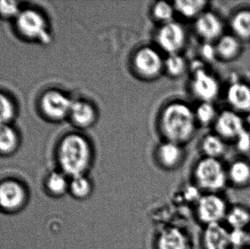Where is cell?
Listing matches in <instances>:
<instances>
[{"label": "cell", "mask_w": 250, "mask_h": 249, "mask_svg": "<svg viewBox=\"0 0 250 249\" xmlns=\"http://www.w3.org/2000/svg\"><path fill=\"white\" fill-rule=\"evenodd\" d=\"M26 198L24 188L17 181H5L0 184V207L13 211L20 209Z\"/></svg>", "instance_id": "8fae6325"}, {"label": "cell", "mask_w": 250, "mask_h": 249, "mask_svg": "<svg viewBox=\"0 0 250 249\" xmlns=\"http://www.w3.org/2000/svg\"><path fill=\"white\" fill-rule=\"evenodd\" d=\"M157 48L144 45L138 48L131 58L134 74L146 81L157 80L165 73V58Z\"/></svg>", "instance_id": "5b68a950"}, {"label": "cell", "mask_w": 250, "mask_h": 249, "mask_svg": "<svg viewBox=\"0 0 250 249\" xmlns=\"http://www.w3.org/2000/svg\"></svg>", "instance_id": "e575fe53"}, {"label": "cell", "mask_w": 250, "mask_h": 249, "mask_svg": "<svg viewBox=\"0 0 250 249\" xmlns=\"http://www.w3.org/2000/svg\"><path fill=\"white\" fill-rule=\"evenodd\" d=\"M195 29L198 36L207 42L220 38L223 26L220 19L211 12H204L195 19Z\"/></svg>", "instance_id": "4fadbf2b"}, {"label": "cell", "mask_w": 250, "mask_h": 249, "mask_svg": "<svg viewBox=\"0 0 250 249\" xmlns=\"http://www.w3.org/2000/svg\"><path fill=\"white\" fill-rule=\"evenodd\" d=\"M203 244L205 249H229L230 230L222 223L208 225L203 234Z\"/></svg>", "instance_id": "9a60e30c"}, {"label": "cell", "mask_w": 250, "mask_h": 249, "mask_svg": "<svg viewBox=\"0 0 250 249\" xmlns=\"http://www.w3.org/2000/svg\"><path fill=\"white\" fill-rule=\"evenodd\" d=\"M73 99L57 89L45 91L40 97L39 109L43 117L51 122H62L68 119Z\"/></svg>", "instance_id": "8992f818"}, {"label": "cell", "mask_w": 250, "mask_h": 249, "mask_svg": "<svg viewBox=\"0 0 250 249\" xmlns=\"http://www.w3.org/2000/svg\"><path fill=\"white\" fill-rule=\"evenodd\" d=\"M239 51V44L237 39L232 36L222 37L216 47L217 54L224 59L234 58Z\"/></svg>", "instance_id": "f1b7e54d"}, {"label": "cell", "mask_w": 250, "mask_h": 249, "mask_svg": "<svg viewBox=\"0 0 250 249\" xmlns=\"http://www.w3.org/2000/svg\"><path fill=\"white\" fill-rule=\"evenodd\" d=\"M196 186L206 193H220L229 184L227 170L218 159L204 157L195 165Z\"/></svg>", "instance_id": "277c9868"}, {"label": "cell", "mask_w": 250, "mask_h": 249, "mask_svg": "<svg viewBox=\"0 0 250 249\" xmlns=\"http://www.w3.org/2000/svg\"><path fill=\"white\" fill-rule=\"evenodd\" d=\"M154 38L157 48L167 55L181 54L187 42L186 31L176 20L159 26Z\"/></svg>", "instance_id": "ba28073f"}, {"label": "cell", "mask_w": 250, "mask_h": 249, "mask_svg": "<svg viewBox=\"0 0 250 249\" xmlns=\"http://www.w3.org/2000/svg\"><path fill=\"white\" fill-rule=\"evenodd\" d=\"M17 113V105L13 98L0 91V126L13 124Z\"/></svg>", "instance_id": "cb8c5ba5"}, {"label": "cell", "mask_w": 250, "mask_h": 249, "mask_svg": "<svg viewBox=\"0 0 250 249\" xmlns=\"http://www.w3.org/2000/svg\"><path fill=\"white\" fill-rule=\"evenodd\" d=\"M70 181L62 172H51L46 180V187L48 192L54 196H62L69 191Z\"/></svg>", "instance_id": "4316f807"}, {"label": "cell", "mask_w": 250, "mask_h": 249, "mask_svg": "<svg viewBox=\"0 0 250 249\" xmlns=\"http://www.w3.org/2000/svg\"><path fill=\"white\" fill-rule=\"evenodd\" d=\"M14 23L19 35L26 40L42 45L52 40L48 18L35 7H23Z\"/></svg>", "instance_id": "3957f363"}, {"label": "cell", "mask_w": 250, "mask_h": 249, "mask_svg": "<svg viewBox=\"0 0 250 249\" xmlns=\"http://www.w3.org/2000/svg\"><path fill=\"white\" fill-rule=\"evenodd\" d=\"M176 14L174 4L169 1H156L151 8V18L156 23H158L159 26L175 20Z\"/></svg>", "instance_id": "7402d4cb"}, {"label": "cell", "mask_w": 250, "mask_h": 249, "mask_svg": "<svg viewBox=\"0 0 250 249\" xmlns=\"http://www.w3.org/2000/svg\"><path fill=\"white\" fill-rule=\"evenodd\" d=\"M227 171L229 184L236 188H245L250 185V164L248 162L236 161Z\"/></svg>", "instance_id": "d6986e66"}, {"label": "cell", "mask_w": 250, "mask_h": 249, "mask_svg": "<svg viewBox=\"0 0 250 249\" xmlns=\"http://www.w3.org/2000/svg\"><path fill=\"white\" fill-rule=\"evenodd\" d=\"M158 125L165 140L184 146L195 134L197 125L195 112L186 102L173 101L162 110Z\"/></svg>", "instance_id": "7a4b0ae2"}, {"label": "cell", "mask_w": 250, "mask_h": 249, "mask_svg": "<svg viewBox=\"0 0 250 249\" xmlns=\"http://www.w3.org/2000/svg\"><path fill=\"white\" fill-rule=\"evenodd\" d=\"M190 89L192 95L201 102H211L220 91L218 82L200 65H192Z\"/></svg>", "instance_id": "9c48e42d"}, {"label": "cell", "mask_w": 250, "mask_h": 249, "mask_svg": "<svg viewBox=\"0 0 250 249\" xmlns=\"http://www.w3.org/2000/svg\"><path fill=\"white\" fill-rule=\"evenodd\" d=\"M215 127L219 135L226 139H237L245 130L242 118L230 111H225L217 116Z\"/></svg>", "instance_id": "5bb4252c"}, {"label": "cell", "mask_w": 250, "mask_h": 249, "mask_svg": "<svg viewBox=\"0 0 250 249\" xmlns=\"http://www.w3.org/2000/svg\"><path fill=\"white\" fill-rule=\"evenodd\" d=\"M194 112L197 123L202 125H208L217 118L215 108L211 102H201Z\"/></svg>", "instance_id": "f546056e"}, {"label": "cell", "mask_w": 250, "mask_h": 249, "mask_svg": "<svg viewBox=\"0 0 250 249\" xmlns=\"http://www.w3.org/2000/svg\"><path fill=\"white\" fill-rule=\"evenodd\" d=\"M229 209L227 201L220 193H206L196 203L197 218L206 227L221 224Z\"/></svg>", "instance_id": "52a82bcc"}, {"label": "cell", "mask_w": 250, "mask_h": 249, "mask_svg": "<svg viewBox=\"0 0 250 249\" xmlns=\"http://www.w3.org/2000/svg\"><path fill=\"white\" fill-rule=\"evenodd\" d=\"M237 147L241 152H248L250 149V134L244 130L237 137Z\"/></svg>", "instance_id": "d6a6232c"}, {"label": "cell", "mask_w": 250, "mask_h": 249, "mask_svg": "<svg viewBox=\"0 0 250 249\" xmlns=\"http://www.w3.org/2000/svg\"><path fill=\"white\" fill-rule=\"evenodd\" d=\"M227 99L236 111L248 112L250 111V86L246 83H233L228 90Z\"/></svg>", "instance_id": "2e32d148"}, {"label": "cell", "mask_w": 250, "mask_h": 249, "mask_svg": "<svg viewBox=\"0 0 250 249\" xmlns=\"http://www.w3.org/2000/svg\"><path fill=\"white\" fill-rule=\"evenodd\" d=\"M225 222L230 230H247L250 226V210L240 204L229 207Z\"/></svg>", "instance_id": "ac0fdd59"}, {"label": "cell", "mask_w": 250, "mask_h": 249, "mask_svg": "<svg viewBox=\"0 0 250 249\" xmlns=\"http://www.w3.org/2000/svg\"><path fill=\"white\" fill-rule=\"evenodd\" d=\"M205 157L218 159L225 153L226 146L222 139L215 134H208L204 137L201 144Z\"/></svg>", "instance_id": "d4e9b609"}, {"label": "cell", "mask_w": 250, "mask_h": 249, "mask_svg": "<svg viewBox=\"0 0 250 249\" xmlns=\"http://www.w3.org/2000/svg\"><path fill=\"white\" fill-rule=\"evenodd\" d=\"M90 140L79 133H67L59 142L57 157L61 172L67 176L86 175L93 161Z\"/></svg>", "instance_id": "6da1fadb"}, {"label": "cell", "mask_w": 250, "mask_h": 249, "mask_svg": "<svg viewBox=\"0 0 250 249\" xmlns=\"http://www.w3.org/2000/svg\"><path fill=\"white\" fill-rule=\"evenodd\" d=\"M188 70V64L181 54L167 55L165 58L164 72L171 78L182 77Z\"/></svg>", "instance_id": "603a6c76"}, {"label": "cell", "mask_w": 250, "mask_h": 249, "mask_svg": "<svg viewBox=\"0 0 250 249\" xmlns=\"http://www.w3.org/2000/svg\"><path fill=\"white\" fill-rule=\"evenodd\" d=\"M189 242L186 235L176 228H167L160 233L157 249H188Z\"/></svg>", "instance_id": "e0dca14e"}, {"label": "cell", "mask_w": 250, "mask_h": 249, "mask_svg": "<svg viewBox=\"0 0 250 249\" xmlns=\"http://www.w3.org/2000/svg\"><path fill=\"white\" fill-rule=\"evenodd\" d=\"M20 134L13 124L0 126V154L7 156L20 146Z\"/></svg>", "instance_id": "ffe728a7"}, {"label": "cell", "mask_w": 250, "mask_h": 249, "mask_svg": "<svg viewBox=\"0 0 250 249\" xmlns=\"http://www.w3.org/2000/svg\"><path fill=\"white\" fill-rule=\"evenodd\" d=\"M176 14L187 19H196L205 12L207 1L201 0H186L173 2Z\"/></svg>", "instance_id": "44dd1931"}, {"label": "cell", "mask_w": 250, "mask_h": 249, "mask_svg": "<svg viewBox=\"0 0 250 249\" xmlns=\"http://www.w3.org/2000/svg\"><path fill=\"white\" fill-rule=\"evenodd\" d=\"M69 192L75 198L85 200L92 194V182L86 175L73 177L69 184Z\"/></svg>", "instance_id": "484cf974"}, {"label": "cell", "mask_w": 250, "mask_h": 249, "mask_svg": "<svg viewBox=\"0 0 250 249\" xmlns=\"http://www.w3.org/2000/svg\"><path fill=\"white\" fill-rule=\"evenodd\" d=\"M247 249H250V245L248 247V248H247Z\"/></svg>", "instance_id": "836d02e7"}, {"label": "cell", "mask_w": 250, "mask_h": 249, "mask_svg": "<svg viewBox=\"0 0 250 249\" xmlns=\"http://www.w3.org/2000/svg\"><path fill=\"white\" fill-rule=\"evenodd\" d=\"M156 157L157 162L165 169H176L182 163L185 158L184 146L165 140L157 146Z\"/></svg>", "instance_id": "7c38bea8"}, {"label": "cell", "mask_w": 250, "mask_h": 249, "mask_svg": "<svg viewBox=\"0 0 250 249\" xmlns=\"http://www.w3.org/2000/svg\"><path fill=\"white\" fill-rule=\"evenodd\" d=\"M250 235L247 230H230V247L234 248H243L244 246L249 245Z\"/></svg>", "instance_id": "1f68e13d"}, {"label": "cell", "mask_w": 250, "mask_h": 249, "mask_svg": "<svg viewBox=\"0 0 250 249\" xmlns=\"http://www.w3.org/2000/svg\"><path fill=\"white\" fill-rule=\"evenodd\" d=\"M98 111L95 104L82 98L73 99L68 120L79 130H88L96 124Z\"/></svg>", "instance_id": "30bf717a"}, {"label": "cell", "mask_w": 250, "mask_h": 249, "mask_svg": "<svg viewBox=\"0 0 250 249\" xmlns=\"http://www.w3.org/2000/svg\"><path fill=\"white\" fill-rule=\"evenodd\" d=\"M22 8L19 1H0V18L14 21Z\"/></svg>", "instance_id": "4dcf8cb0"}, {"label": "cell", "mask_w": 250, "mask_h": 249, "mask_svg": "<svg viewBox=\"0 0 250 249\" xmlns=\"http://www.w3.org/2000/svg\"><path fill=\"white\" fill-rule=\"evenodd\" d=\"M232 29L237 36L243 39H250V10H242L233 16Z\"/></svg>", "instance_id": "83f0119b"}]
</instances>
